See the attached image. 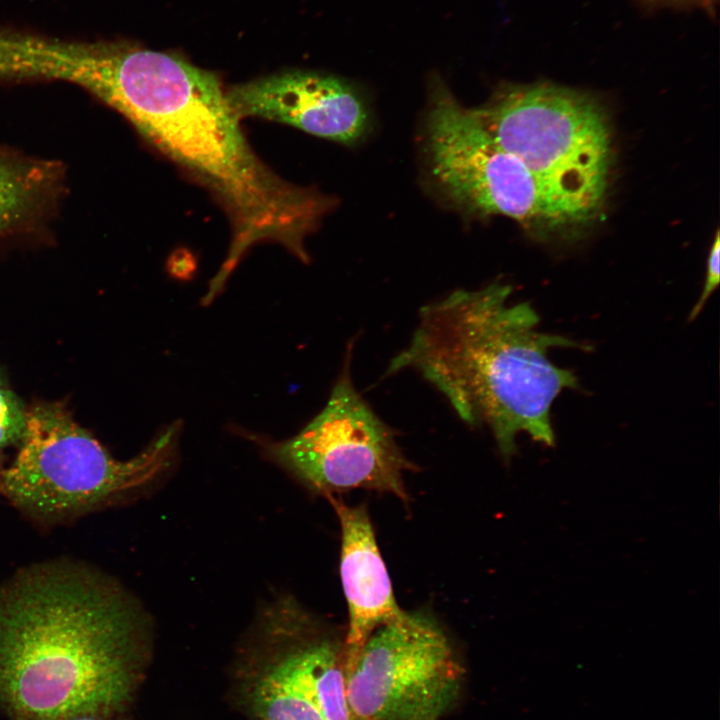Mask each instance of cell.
<instances>
[{
    "instance_id": "8",
    "label": "cell",
    "mask_w": 720,
    "mask_h": 720,
    "mask_svg": "<svg viewBox=\"0 0 720 720\" xmlns=\"http://www.w3.org/2000/svg\"><path fill=\"white\" fill-rule=\"evenodd\" d=\"M464 669L430 615L403 613L377 628L345 673L354 720H441L455 705Z\"/></svg>"
},
{
    "instance_id": "5",
    "label": "cell",
    "mask_w": 720,
    "mask_h": 720,
    "mask_svg": "<svg viewBox=\"0 0 720 720\" xmlns=\"http://www.w3.org/2000/svg\"><path fill=\"white\" fill-rule=\"evenodd\" d=\"M473 110L584 229L600 216L613 146L608 115L594 97L550 82L505 84Z\"/></svg>"
},
{
    "instance_id": "2",
    "label": "cell",
    "mask_w": 720,
    "mask_h": 720,
    "mask_svg": "<svg viewBox=\"0 0 720 720\" xmlns=\"http://www.w3.org/2000/svg\"><path fill=\"white\" fill-rule=\"evenodd\" d=\"M148 616L80 560H43L0 584V707L12 720H109L130 702Z\"/></svg>"
},
{
    "instance_id": "10",
    "label": "cell",
    "mask_w": 720,
    "mask_h": 720,
    "mask_svg": "<svg viewBox=\"0 0 720 720\" xmlns=\"http://www.w3.org/2000/svg\"><path fill=\"white\" fill-rule=\"evenodd\" d=\"M327 498L341 526L340 577L349 615L343 642L346 673L369 636L404 610L396 602L366 506Z\"/></svg>"
},
{
    "instance_id": "12",
    "label": "cell",
    "mask_w": 720,
    "mask_h": 720,
    "mask_svg": "<svg viewBox=\"0 0 720 720\" xmlns=\"http://www.w3.org/2000/svg\"><path fill=\"white\" fill-rule=\"evenodd\" d=\"M719 251H720V238H719V231L715 234L714 242L710 248L708 260H707V272H706V279L703 286L702 293L700 294V297L696 304L694 305L689 319L692 320L698 316V314L701 312L702 308L704 307L705 303L707 302L708 298L711 296V294L714 292V290L717 288L719 283Z\"/></svg>"
},
{
    "instance_id": "11",
    "label": "cell",
    "mask_w": 720,
    "mask_h": 720,
    "mask_svg": "<svg viewBox=\"0 0 720 720\" xmlns=\"http://www.w3.org/2000/svg\"><path fill=\"white\" fill-rule=\"evenodd\" d=\"M67 191L61 161L0 143V243L51 232Z\"/></svg>"
},
{
    "instance_id": "4",
    "label": "cell",
    "mask_w": 720,
    "mask_h": 720,
    "mask_svg": "<svg viewBox=\"0 0 720 720\" xmlns=\"http://www.w3.org/2000/svg\"><path fill=\"white\" fill-rule=\"evenodd\" d=\"M180 424L163 430L139 454L115 459L58 403L26 413L20 448L3 470L0 490L40 523L71 520L151 486L172 465Z\"/></svg>"
},
{
    "instance_id": "7",
    "label": "cell",
    "mask_w": 720,
    "mask_h": 720,
    "mask_svg": "<svg viewBox=\"0 0 720 720\" xmlns=\"http://www.w3.org/2000/svg\"><path fill=\"white\" fill-rule=\"evenodd\" d=\"M324 408L298 434L262 440L273 462L324 496L371 489L407 501L404 473L415 469L392 429L356 390L351 376L353 343Z\"/></svg>"
},
{
    "instance_id": "13",
    "label": "cell",
    "mask_w": 720,
    "mask_h": 720,
    "mask_svg": "<svg viewBox=\"0 0 720 720\" xmlns=\"http://www.w3.org/2000/svg\"><path fill=\"white\" fill-rule=\"evenodd\" d=\"M70 720H107V719L88 716V717H78V718H74V719H70Z\"/></svg>"
},
{
    "instance_id": "15",
    "label": "cell",
    "mask_w": 720,
    "mask_h": 720,
    "mask_svg": "<svg viewBox=\"0 0 720 720\" xmlns=\"http://www.w3.org/2000/svg\"><path fill=\"white\" fill-rule=\"evenodd\" d=\"M2 473H3V469H2V467H1V463H0V485H1V478H2Z\"/></svg>"
},
{
    "instance_id": "6",
    "label": "cell",
    "mask_w": 720,
    "mask_h": 720,
    "mask_svg": "<svg viewBox=\"0 0 720 720\" xmlns=\"http://www.w3.org/2000/svg\"><path fill=\"white\" fill-rule=\"evenodd\" d=\"M426 143L442 193L466 214L506 216L537 240L575 237L584 230L561 200L486 130L446 84L429 85Z\"/></svg>"
},
{
    "instance_id": "14",
    "label": "cell",
    "mask_w": 720,
    "mask_h": 720,
    "mask_svg": "<svg viewBox=\"0 0 720 720\" xmlns=\"http://www.w3.org/2000/svg\"><path fill=\"white\" fill-rule=\"evenodd\" d=\"M8 387L5 385V383L0 379V398L4 395Z\"/></svg>"
},
{
    "instance_id": "3",
    "label": "cell",
    "mask_w": 720,
    "mask_h": 720,
    "mask_svg": "<svg viewBox=\"0 0 720 720\" xmlns=\"http://www.w3.org/2000/svg\"><path fill=\"white\" fill-rule=\"evenodd\" d=\"M511 287L493 282L477 290H455L425 305L405 349L386 375L419 372L471 426L486 425L505 459L525 432L553 446L550 408L575 375L548 358L552 347L576 344L536 330L527 303L509 304Z\"/></svg>"
},
{
    "instance_id": "9",
    "label": "cell",
    "mask_w": 720,
    "mask_h": 720,
    "mask_svg": "<svg viewBox=\"0 0 720 720\" xmlns=\"http://www.w3.org/2000/svg\"><path fill=\"white\" fill-rule=\"evenodd\" d=\"M236 115L284 123L317 137L353 145L365 137L371 116L365 98L338 76L288 71L226 91Z\"/></svg>"
},
{
    "instance_id": "1",
    "label": "cell",
    "mask_w": 720,
    "mask_h": 720,
    "mask_svg": "<svg viewBox=\"0 0 720 720\" xmlns=\"http://www.w3.org/2000/svg\"><path fill=\"white\" fill-rule=\"evenodd\" d=\"M87 92L122 115L219 201L232 228L221 276L228 278L244 254L264 242L308 260L305 240L335 199L289 183L264 164L247 142L215 74L175 55L110 40Z\"/></svg>"
}]
</instances>
